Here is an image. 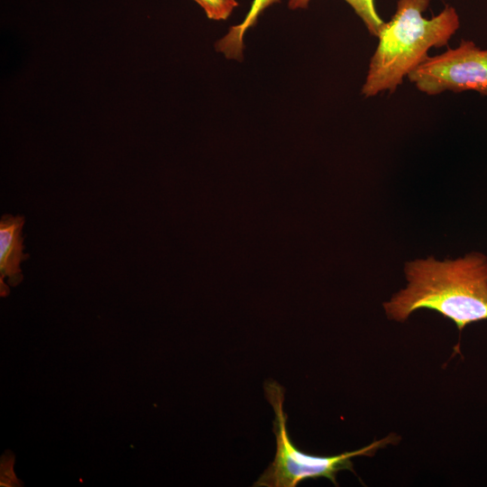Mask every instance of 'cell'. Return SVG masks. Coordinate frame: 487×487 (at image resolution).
<instances>
[{
  "instance_id": "cell-1",
  "label": "cell",
  "mask_w": 487,
  "mask_h": 487,
  "mask_svg": "<svg viewBox=\"0 0 487 487\" xmlns=\"http://www.w3.org/2000/svg\"><path fill=\"white\" fill-rule=\"evenodd\" d=\"M408 285L383 304L389 318L406 320L427 308L454 321L459 331L487 319V256L471 252L455 260L433 257L405 265Z\"/></svg>"
},
{
  "instance_id": "cell-2",
  "label": "cell",
  "mask_w": 487,
  "mask_h": 487,
  "mask_svg": "<svg viewBox=\"0 0 487 487\" xmlns=\"http://www.w3.org/2000/svg\"><path fill=\"white\" fill-rule=\"evenodd\" d=\"M430 0H398L396 11L385 22L377 38L361 94L372 97L393 93L403 79L429 56L432 48L447 46L460 27L456 9L446 5L439 14L427 18L423 13Z\"/></svg>"
},
{
  "instance_id": "cell-3",
  "label": "cell",
  "mask_w": 487,
  "mask_h": 487,
  "mask_svg": "<svg viewBox=\"0 0 487 487\" xmlns=\"http://www.w3.org/2000/svg\"><path fill=\"white\" fill-rule=\"evenodd\" d=\"M264 393L274 410L272 431L276 438V453L273 461L253 484L255 487H295L309 479L326 478L335 485L340 471L354 472L352 458L372 455L381 447L394 443L396 436L372 442L361 449L345 452L332 456H322L299 450L289 436L288 416L283 409L285 389L273 380L264 382Z\"/></svg>"
},
{
  "instance_id": "cell-4",
  "label": "cell",
  "mask_w": 487,
  "mask_h": 487,
  "mask_svg": "<svg viewBox=\"0 0 487 487\" xmlns=\"http://www.w3.org/2000/svg\"><path fill=\"white\" fill-rule=\"evenodd\" d=\"M408 79L427 96L474 91L487 97V49L462 39L455 48L428 56Z\"/></svg>"
},
{
  "instance_id": "cell-5",
  "label": "cell",
  "mask_w": 487,
  "mask_h": 487,
  "mask_svg": "<svg viewBox=\"0 0 487 487\" xmlns=\"http://www.w3.org/2000/svg\"><path fill=\"white\" fill-rule=\"evenodd\" d=\"M24 217L4 215L0 221V286L1 295L8 293V288L4 283L7 278L11 286L18 285L22 280L20 265L29 258L23 253L24 244L23 227Z\"/></svg>"
},
{
  "instance_id": "cell-6",
  "label": "cell",
  "mask_w": 487,
  "mask_h": 487,
  "mask_svg": "<svg viewBox=\"0 0 487 487\" xmlns=\"http://www.w3.org/2000/svg\"><path fill=\"white\" fill-rule=\"evenodd\" d=\"M278 2L280 0H253L243 22L229 28L227 33L216 43V50L227 59L241 61L244 49V37L246 31L256 23L260 14L267 7Z\"/></svg>"
},
{
  "instance_id": "cell-7",
  "label": "cell",
  "mask_w": 487,
  "mask_h": 487,
  "mask_svg": "<svg viewBox=\"0 0 487 487\" xmlns=\"http://www.w3.org/2000/svg\"><path fill=\"white\" fill-rule=\"evenodd\" d=\"M364 23L369 33L377 37L385 22L379 15L375 0H345Z\"/></svg>"
},
{
  "instance_id": "cell-8",
  "label": "cell",
  "mask_w": 487,
  "mask_h": 487,
  "mask_svg": "<svg viewBox=\"0 0 487 487\" xmlns=\"http://www.w3.org/2000/svg\"><path fill=\"white\" fill-rule=\"evenodd\" d=\"M207 16L215 21L226 20L238 5L236 0H194Z\"/></svg>"
},
{
  "instance_id": "cell-9",
  "label": "cell",
  "mask_w": 487,
  "mask_h": 487,
  "mask_svg": "<svg viewBox=\"0 0 487 487\" xmlns=\"http://www.w3.org/2000/svg\"><path fill=\"white\" fill-rule=\"evenodd\" d=\"M310 0H289V7L291 10L307 8Z\"/></svg>"
}]
</instances>
